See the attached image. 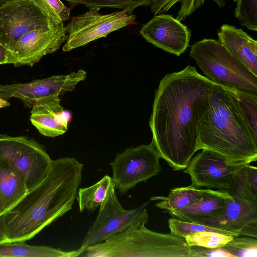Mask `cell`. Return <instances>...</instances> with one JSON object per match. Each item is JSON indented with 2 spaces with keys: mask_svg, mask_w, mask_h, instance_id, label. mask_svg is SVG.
<instances>
[{
  "mask_svg": "<svg viewBox=\"0 0 257 257\" xmlns=\"http://www.w3.org/2000/svg\"><path fill=\"white\" fill-rule=\"evenodd\" d=\"M212 84L191 65L160 82L149 121L152 142L174 171L186 169L199 150L197 125L209 107Z\"/></svg>",
  "mask_w": 257,
  "mask_h": 257,
  "instance_id": "6da1fadb",
  "label": "cell"
},
{
  "mask_svg": "<svg viewBox=\"0 0 257 257\" xmlns=\"http://www.w3.org/2000/svg\"><path fill=\"white\" fill-rule=\"evenodd\" d=\"M83 168L74 158L52 160L46 177L0 216V243L30 239L70 210Z\"/></svg>",
  "mask_w": 257,
  "mask_h": 257,
  "instance_id": "7a4b0ae2",
  "label": "cell"
},
{
  "mask_svg": "<svg viewBox=\"0 0 257 257\" xmlns=\"http://www.w3.org/2000/svg\"><path fill=\"white\" fill-rule=\"evenodd\" d=\"M198 148L208 149L235 164L257 160L255 139L235 93L214 83L209 105L197 125Z\"/></svg>",
  "mask_w": 257,
  "mask_h": 257,
  "instance_id": "3957f363",
  "label": "cell"
},
{
  "mask_svg": "<svg viewBox=\"0 0 257 257\" xmlns=\"http://www.w3.org/2000/svg\"><path fill=\"white\" fill-rule=\"evenodd\" d=\"M146 222L138 223L105 241L88 247L80 256L87 257H191L185 239L170 233L152 231Z\"/></svg>",
  "mask_w": 257,
  "mask_h": 257,
  "instance_id": "277c9868",
  "label": "cell"
},
{
  "mask_svg": "<svg viewBox=\"0 0 257 257\" xmlns=\"http://www.w3.org/2000/svg\"><path fill=\"white\" fill-rule=\"evenodd\" d=\"M189 55L213 83L235 93L257 96V76L218 41L203 39L196 42Z\"/></svg>",
  "mask_w": 257,
  "mask_h": 257,
  "instance_id": "5b68a950",
  "label": "cell"
},
{
  "mask_svg": "<svg viewBox=\"0 0 257 257\" xmlns=\"http://www.w3.org/2000/svg\"><path fill=\"white\" fill-rule=\"evenodd\" d=\"M149 203L146 202L134 209H124L116 196L113 184L79 249L83 253L88 247L103 242L133 224L147 223L149 214L146 206Z\"/></svg>",
  "mask_w": 257,
  "mask_h": 257,
  "instance_id": "8992f818",
  "label": "cell"
},
{
  "mask_svg": "<svg viewBox=\"0 0 257 257\" xmlns=\"http://www.w3.org/2000/svg\"><path fill=\"white\" fill-rule=\"evenodd\" d=\"M160 158L152 142L117 154L110 165L112 181L118 193L125 194L138 183L157 175L162 171Z\"/></svg>",
  "mask_w": 257,
  "mask_h": 257,
  "instance_id": "52a82bcc",
  "label": "cell"
},
{
  "mask_svg": "<svg viewBox=\"0 0 257 257\" xmlns=\"http://www.w3.org/2000/svg\"><path fill=\"white\" fill-rule=\"evenodd\" d=\"M0 158L12 162L22 172L28 190L47 176L51 159L45 147L26 136L0 135Z\"/></svg>",
  "mask_w": 257,
  "mask_h": 257,
  "instance_id": "ba28073f",
  "label": "cell"
},
{
  "mask_svg": "<svg viewBox=\"0 0 257 257\" xmlns=\"http://www.w3.org/2000/svg\"><path fill=\"white\" fill-rule=\"evenodd\" d=\"M100 9L90 8L84 14L73 17L65 27L68 33L63 51L69 52L83 46L109 33L135 23L136 16L121 11L106 15Z\"/></svg>",
  "mask_w": 257,
  "mask_h": 257,
  "instance_id": "9c48e42d",
  "label": "cell"
},
{
  "mask_svg": "<svg viewBox=\"0 0 257 257\" xmlns=\"http://www.w3.org/2000/svg\"><path fill=\"white\" fill-rule=\"evenodd\" d=\"M51 24L32 0H0V43L11 51L25 34Z\"/></svg>",
  "mask_w": 257,
  "mask_h": 257,
  "instance_id": "30bf717a",
  "label": "cell"
},
{
  "mask_svg": "<svg viewBox=\"0 0 257 257\" xmlns=\"http://www.w3.org/2000/svg\"><path fill=\"white\" fill-rule=\"evenodd\" d=\"M87 73L82 69L65 75H53L28 83L0 84V98H18L32 108L41 99L53 96H62L73 91L76 85L86 78Z\"/></svg>",
  "mask_w": 257,
  "mask_h": 257,
  "instance_id": "8fae6325",
  "label": "cell"
},
{
  "mask_svg": "<svg viewBox=\"0 0 257 257\" xmlns=\"http://www.w3.org/2000/svg\"><path fill=\"white\" fill-rule=\"evenodd\" d=\"M242 165L231 162L217 153L204 149L191 159L183 172L190 176L191 185L196 188L225 191L230 187Z\"/></svg>",
  "mask_w": 257,
  "mask_h": 257,
  "instance_id": "7c38bea8",
  "label": "cell"
},
{
  "mask_svg": "<svg viewBox=\"0 0 257 257\" xmlns=\"http://www.w3.org/2000/svg\"><path fill=\"white\" fill-rule=\"evenodd\" d=\"M63 22L33 29L16 42L13 50L15 66H33L45 55L57 50L67 40Z\"/></svg>",
  "mask_w": 257,
  "mask_h": 257,
  "instance_id": "4fadbf2b",
  "label": "cell"
},
{
  "mask_svg": "<svg viewBox=\"0 0 257 257\" xmlns=\"http://www.w3.org/2000/svg\"><path fill=\"white\" fill-rule=\"evenodd\" d=\"M140 34L156 47L179 56L189 46L191 31L172 16L160 14L142 27Z\"/></svg>",
  "mask_w": 257,
  "mask_h": 257,
  "instance_id": "5bb4252c",
  "label": "cell"
},
{
  "mask_svg": "<svg viewBox=\"0 0 257 257\" xmlns=\"http://www.w3.org/2000/svg\"><path fill=\"white\" fill-rule=\"evenodd\" d=\"M204 225L257 238V201L233 197L218 218Z\"/></svg>",
  "mask_w": 257,
  "mask_h": 257,
  "instance_id": "9a60e30c",
  "label": "cell"
},
{
  "mask_svg": "<svg viewBox=\"0 0 257 257\" xmlns=\"http://www.w3.org/2000/svg\"><path fill=\"white\" fill-rule=\"evenodd\" d=\"M60 102L59 96H50L32 107L30 121L41 135L54 138L67 131L69 118Z\"/></svg>",
  "mask_w": 257,
  "mask_h": 257,
  "instance_id": "2e32d148",
  "label": "cell"
},
{
  "mask_svg": "<svg viewBox=\"0 0 257 257\" xmlns=\"http://www.w3.org/2000/svg\"><path fill=\"white\" fill-rule=\"evenodd\" d=\"M218 42L257 76V41L242 29L223 25L218 31Z\"/></svg>",
  "mask_w": 257,
  "mask_h": 257,
  "instance_id": "e0dca14e",
  "label": "cell"
},
{
  "mask_svg": "<svg viewBox=\"0 0 257 257\" xmlns=\"http://www.w3.org/2000/svg\"><path fill=\"white\" fill-rule=\"evenodd\" d=\"M29 191L22 172L0 158V216L14 207Z\"/></svg>",
  "mask_w": 257,
  "mask_h": 257,
  "instance_id": "ac0fdd59",
  "label": "cell"
},
{
  "mask_svg": "<svg viewBox=\"0 0 257 257\" xmlns=\"http://www.w3.org/2000/svg\"><path fill=\"white\" fill-rule=\"evenodd\" d=\"M232 197L224 191L222 194L205 197L190 206L168 213L172 217L182 220L204 224L218 218L229 200Z\"/></svg>",
  "mask_w": 257,
  "mask_h": 257,
  "instance_id": "d6986e66",
  "label": "cell"
},
{
  "mask_svg": "<svg viewBox=\"0 0 257 257\" xmlns=\"http://www.w3.org/2000/svg\"><path fill=\"white\" fill-rule=\"evenodd\" d=\"M221 190L210 189H202L192 185L187 187H177L171 190L167 196H154L151 200H159L156 207L168 212L178 210L190 206L205 197L222 194Z\"/></svg>",
  "mask_w": 257,
  "mask_h": 257,
  "instance_id": "ffe728a7",
  "label": "cell"
},
{
  "mask_svg": "<svg viewBox=\"0 0 257 257\" xmlns=\"http://www.w3.org/2000/svg\"><path fill=\"white\" fill-rule=\"evenodd\" d=\"M82 251H63L49 246H35L27 244L25 241L0 243V257H76Z\"/></svg>",
  "mask_w": 257,
  "mask_h": 257,
  "instance_id": "44dd1931",
  "label": "cell"
},
{
  "mask_svg": "<svg viewBox=\"0 0 257 257\" xmlns=\"http://www.w3.org/2000/svg\"><path fill=\"white\" fill-rule=\"evenodd\" d=\"M225 192L233 197L257 201V168L250 164L242 165Z\"/></svg>",
  "mask_w": 257,
  "mask_h": 257,
  "instance_id": "7402d4cb",
  "label": "cell"
},
{
  "mask_svg": "<svg viewBox=\"0 0 257 257\" xmlns=\"http://www.w3.org/2000/svg\"><path fill=\"white\" fill-rule=\"evenodd\" d=\"M111 177L105 175L93 185L78 189L76 199L80 212L84 210L92 211L102 204L110 186L113 184Z\"/></svg>",
  "mask_w": 257,
  "mask_h": 257,
  "instance_id": "603a6c76",
  "label": "cell"
},
{
  "mask_svg": "<svg viewBox=\"0 0 257 257\" xmlns=\"http://www.w3.org/2000/svg\"><path fill=\"white\" fill-rule=\"evenodd\" d=\"M220 8L226 6L225 0H212ZM235 3L236 0H232ZM205 0H153L150 6L151 11L154 15L168 12L173 6L180 3V9L176 14V19L182 22L196 10L201 8Z\"/></svg>",
  "mask_w": 257,
  "mask_h": 257,
  "instance_id": "cb8c5ba5",
  "label": "cell"
},
{
  "mask_svg": "<svg viewBox=\"0 0 257 257\" xmlns=\"http://www.w3.org/2000/svg\"><path fill=\"white\" fill-rule=\"evenodd\" d=\"M71 4L83 5L90 8H117L131 14L141 6H151L153 0H65Z\"/></svg>",
  "mask_w": 257,
  "mask_h": 257,
  "instance_id": "d4e9b609",
  "label": "cell"
},
{
  "mask_svg": "<svg viewBox=\"0 0 257 257\" xmlns=\"http://www.w3.org/2000/svg\"><path fill=\"white\" fill-rule=\"evenodd\" d=\"M234 236L213 231H202L187 235L184 239L189 246L218 248L224 246Z\"/></svg>",
  "mask_w": 257,
  "mask_h": 257,
  "instance_id": "484cf974",
  "label": "cell"
},
{
  "mask_svg": "<svg viewBox=\"0 0 257 257\" xmlns=\"http://www.w3.org/2000/svg\"><path fill=\"white\" fill-rule=\"evenodd\" d=\"M168 225L171 234L183 238L188 235L202 231H213L234 236H239L236 234L212 226L184 221L173 217L169 219Z\"/></svg>",
  "mask_w": 257,
  "mask_h": 257,
  "instance_id": "4316f807",
  "label": "cell"
},
{
  "mask_svg": "<svg viewBox=\"0 0 257 257\" xmlns=\"http://www.w3.org/2000/svg\"><path fill=\"white\" fill-rule=\"evenodd\" d=\"M32 1L53 24H59L69 18L70 10L60 0H32Z\"/></svg>",
  "mask_w": 257,
  "mask_h": 257,
  "instance_id": "83f0119b",
  "label": "cell"
},
{
  "mask_svg": "<svg viewBox=\"0 0 257 257\" xmlns=\"http://www.w3.org/2000/svg\"><path fill=\"white\" fill-rule=\"evenodd\" d=\"M234 17L240 25L257 31V0H236Z\"/></svg>",
  "mask_w": 257,
  "mask_h": 257,
  "instance_id": "f1b7e54d",
  "label": "cell"
},
{
  "mask_svg": "<svg viewBox=\"0 0 257 257\" xmlns=\"http://www.w3.org/2000/svg\"><path fill=\"white\" fill-rule=\"evenodd\" d=\"M233 257H256V238L245 236L234 237L222 247Z\"/></svg>",
  "mask_w": 257,
  "mask_h": 257,
  "instance_id": "f546056e",
  "label": "cell"
},
{
  "mask_svg": "<svg viewBox=\"0 0 257 257\" xmlns=\"http://www.w3.org/2000/svg\"><path fill=\"white\" fill-rule=\"evenodd\" d=\"M236 94L247 123L257 140V96Z\"/></svg>",
  "mask_w": 257,
  "mask_h": 257,
  "instance_id": "4dcf8cb0",
  "label": "cell"
},
{
  "mask_svg": "<svg viewBox=\"0 0 257 257\" xmlns=\"http://www.w3.org/2000/svg\"><path fill=\"white\" fill-rule=\"evenodd\" d=\"M191 257H233L222 247L205 248L197 246H190Z\"/></svg>",
  "mask_w": 257,
  "mask_h": 257,
  "instance_id": "1f68e13d",
  "label": "cell"
},
{
  "mask_svg": "<svg viewBox=\"0 0 257 257\" xmlns=\"http://www.w3.org/2000/svg\"><path fill=\"white\" fill-rule=\"evenodd\" d=\"M12 52L6 48L0 43V65L13 64Z\"/></svg>",
  "mask_w": 257,
  "mask_h": 257,
  "instance_id": "d6a6232c",
  "label": "cell"
},
{
  "mask_svg": "<svg viewBox=\"0 0 257 257\" xmlns=\"http://www.w3.org/2000/svg\"><path fill=\"white\" fill-rule=\"evenodd\" d=\"M10 103L6 100L0 98V108L9 106Z\"/></svg>",
  "mask_w": 257,
  "mask_h": 257,
  "instance_id": "836d02e7",
  "label": "cell"
}]
</instances>
